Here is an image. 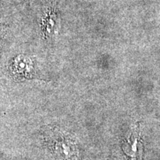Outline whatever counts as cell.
Masks as SVG:
<instances>
[{
    "label": "cell",
    "instance_id": "cell-1",
    "mask_svg": "<svg viewBox=\"0 0 160 160\" xmlns=\"http://www.w3.org/2000/svg\"><path fill=\"white\" fill-rule=\"evenodd\" d=\"M13 71L18 74L23 76L28 75L31 72L32 68V62L29 58L20 56L14 60L13 62Z\"/></svg>",
    "mask_w": 160,
    "mask_h": 160
}]
</instances>
